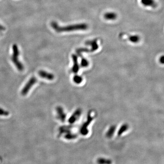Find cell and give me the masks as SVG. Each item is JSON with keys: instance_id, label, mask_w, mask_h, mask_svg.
Here are the masks:
<instances>
[{"instance_id": "obj_1", "label": "cell", "mask_w": 164, "mask_h": 164, "mask_svg": "<svg viewBox=\"0 0 164 164\" xmlns=\"http://www.w3.org/2000/svg\"><path fill=\"white\" fill-rule=\"evenodd\" d=\"M51 25L52 28L57 33L84 31L86 30L89 28V25L85 23H78L67 26H61L56 22H52L51 23Z\"/></svg>"}, {"instance_id": "obj_2", "label": "cell", "mask_w": 164, "mask_h": 164, "mask_svg": "<svg viewBox=\"0 0 164 164\" xmlns=\"http://www.w3.org/2000/svg\"><path fill=\"white\" fill-rule=\"evenodd\" d=\"M13 54L11 57V60L12 61L13 64H14L16 67L18 71H22L24 70V66L22 62L19 60V51L17 45L14 44L12 47Z\"/></svg>"}, {"instance_id": "obj_3", "label": "cell", "mask_w": 164, "mask_h": 164, "mask_svg": "<svg viewBox=\"0 0 164 164\" xmlns=\"http://www.w3.org/2000/svg\"><path fill=\"white\" fill-rule=\"evenodd\" d=\"M37 79L35 77H32L26 83L25 85L24 86L22 89L21 91V94L22 96H25L28 93L30 90L31 89L32 87L37 82Z\"/></svg>"}, {"instance_id": "obj_4", "label": "cell", "mask_w": 164, "mask_h": 164, "mask_svg": "<svg viewBox=\"0 0 164 164\" xmlns=\"http://www.w3.org/2000/svg\"><path fill=\"white\" fill-rule=\"evenodd\" d=\"M93 119V118L92 116H90V114H89L88 117H87V121L83 124V125L82 126L81 129H80V132L82 135H83V136H86L88 133L87 127L89 125L90 122L92 121Z\"/></svg>"}, {"instance_id": "obj_5", "label": "cell", "mask_w": 164, "mask_h": 164, "mask_svg": "<svg viewBox=\"0 0 164 164\" xmlns=\"http://www.w3.org/2000/svg\"><path fill=\"white\" fill-rule=\"evenodd\" d=\"M38 75L43 79H46L48 80H53L54 79V76L52 73L47 72L44 70H40L38 71Z\"/></svg>"}, {"instance_id": "obj_6", "label": "cell", "mask_w": 164, "mask_h": 164, "mask_svg": "<svg viewBox=\"0 0 164 164\" xmlns=\"http://www.w3.org/2000/svg\"><path fill=\"white\" fill-rule=\"evenodd\" d=\"M140 2L146 7L155 8L157 6V3L155 0H140Z\"/></svg>"}, {"instance_id": "obj_7", "label": "cell", "mask_w": 164, "mask_h": 164, "mask_svg": "<svg viewBox=\"0 0 164 164\" xmlns=\"http://www.w3.org/2000/svg\"><path fill=\"white\" fill-rule=\"evenodd\" d=\"M57 117L62 122H64L66 118V115L64 112V110L61 107H57Z\"/></svg>"}, {"instance_id": "obj_8", "label": "cell", "mask_w": 164, "mask_h": 164, "mask_svg": "<svg viewBox=\"0 0 164 164\" xmlns=\"http://www.w3.org/2000/svg\"><path fill=\"white\" fill-rule=\"evenodd\" d=\"M81 114V110L80 109H78L75 112L74 114L71 116L68 120V122L70 124H72L76 121L77 119L79 118Z\"/></svg>"}, {"instance_id": "obj_9", "label": "cell", "mask_w": 164, "mask_h": 164, "mask_svg": "<svg viewBox=\"0 0 164 164\" xmlns=\"http://www.w3.org/2000/svg\"><path fill=\"white\" fill-rule=\"evenodd\" d=\"M97 40L96 39L93 40L87 41L85 43V44L87 45H89L92 47L91 50V52L95 51L97 50L98 48V45Z\"/></svg>"}, {"instance_id": "obj_10", "label": "cell", "mask_w": 164, "mask_h": 164, "mask_svg": "<svg viewBox=\"0 0 164 164\" xmlns=\"http://www.w3.org/2000/svg\"><path fill=\"white\" fill-rule=\"evenodd\" d=\"M72 59L73 62V66L72 68L73 72L75 73H77L79 70V65L78 64V58L75 54H73Z\"/></svg>"}, {"instance_id": "obj_11", "label": "cell", "mask_w": 164, "mask_h": 164, "mask_svg": "<svg viewBox=\"0 0 164 164\" xmlns=\"http://www.w3.org/2000/svg\"><path fill=\"white\" fill-rule=\"evenodd\" d=\"M104 17L107 20H115L117 18V14L114 12H108L104 14Z\"/></svg>"}, {"instance_id": "obj_12", "label": "cell", "mask_w": 164, "mask_h": 164, "mask_svg": "<svg viewBox=\"0 0 164 164\" xmlns=\"http://www.w3.org/2000/svg\"><path fill=\"white\" fill-rule=\"evenodd\" d=\"M129 40L133 43H137L140 41V37L138 35H131L128 37Z\"/></svg>"}, {"instance_id": "obj_13", "label": "cell", "mask_w": 164, "mask_h": 164, "mask_svg": "<svg viewBox=\"0 0 164 164\" xmlns=\"http://www.w3.org/2000/svg\"><path fill=\"white\" fill-rule=\"evenodd\" d=\"M98 164H112V161L107 159L100 158L98 159L97 161Z\"/></svg>"}, {"instance_id": "obj_14", "label": "cell", "mask_w": 164, "mask_h": 164, "mask_svg": "<svg viewBox=\"0 0 164 164\" xmlns=\"http://www.w3.org/2000/svg\"><path fill=\"white\" fill-rule=\"evenodd\" d=\"M115 127L113 126L110 128L109 130L108 131L107 133L106 134V136L108 138L111 137L113 136V134L115 133Z\"/></svg>"}, {"instance_id": "obj_15", "label": "cell", "mask_w": 164, "mask_h": 164, "mask_svg": "<svg viewBox=\"0 0 164 164\" xmlns=\"http://www.w3.org/2000/svg\"><path fill=\"white\" fill-rule=\"evenodd\" d=\"M128 129V125H126V124H125V125H123L120 128V129L119 130V136H121L123 133L125 132V131H126V130Z\"/></svg>"}, {"instance_id": "obj_16", "label": "cell", "mask_w": 164, "mask_h": 164, "mask_svg": "<svg viewBox=\"0 0 164 164\" xmlns=\"http://www.w3.org/2000/svg\"><path fill=\"white\" fill-rule=\"evenodd\" d=\"M82 80H83V79H82V77L76 75L73 78V81L77 84L81 83V82H82Z\"/></svg>"}, {"instance_id": "obj_17", "label": "cell", "mask_w": 164, "mask_h": 164, "mask_svg": "<svg viewBox=\"0 0 164 164\" xmlns=\"http://www.w3.org/2000/svg\"><path fill=\"white\" fill-rule=\"evenodd\" d=\"M9 115V112L0 108V116H7Z\"/></svg>"}, {"instance_id": "obj_18", "label": "cell", "mask_w": 164, "mask_h": 164, "mask_svg": "<svg viewBox=\"0 0 164 164\" xmlns=\"http://www.w3.org/2000/svg\"><path fill=\"white\" fill-rule=\"evenodd\" d=\"M89 62L85 58H82V60H81V64L82 67H86L89 65Z\"/></svg>"}, {"instance_id": "obj_19", "label": "cell", "mask_w": 164, "mask_h": 164, "mask_svg": "<svg viewBox=\"0 0 164 164\" xmlns=\"http://www.w3.org/2000/svg\"><path fill=\"white\" fill-rule=\"evenodd\" d=\"M76 137V136L75 135H73L70 133H69V132H68V133L65 136V138L68 140H72V139H75Z\"/></svg>"}, {"instance_id": "obj_20", "label": "cell", "mask_w": 164, "mask_h": 164, "mask_svg": "<svg viewBox=\"0 0 164 164\" xmlns=\"http://www.w3.org/2000/svg\"><path fill=\"white\" fill-rule=\"evenodd\" d=\"M159 62L161 64H164V55L160 57V58H159Z\"/></svg>"}]
</instances>
